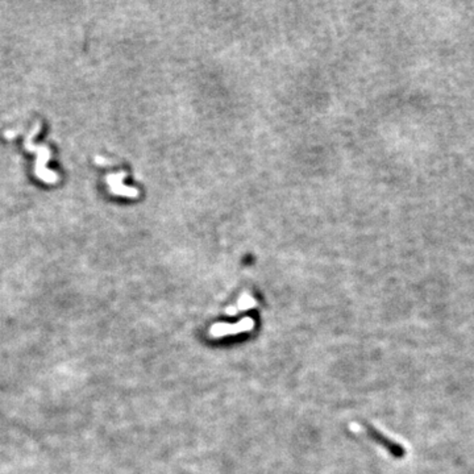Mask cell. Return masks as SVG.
Wrapping results in <instances>:
<instances>
[{
    "label": "cell",
    "instance_id": "cell-1",
    "mask_svg": "<svg viewBox=\"0 0 474 474\" xmlns=\"http://www.w3.org/2000/svg\"><path fill=\"white\" fill-rule=\"evenodd\" d=\"M362 427H364V430L365 432L368 433V436L370 439L375 441L379 445H382L387 452H389L391 456H394L395 458H403L404 457V454H406V449L400 445V444L395 443V441H392L391 439L389 437H386L383 433L379 432L378 430H375L374 427H372L370 424L368 423H362Z\"/></svg>",
    "mask_w": 474,
    "mask_h": 474
}]
</instances>
